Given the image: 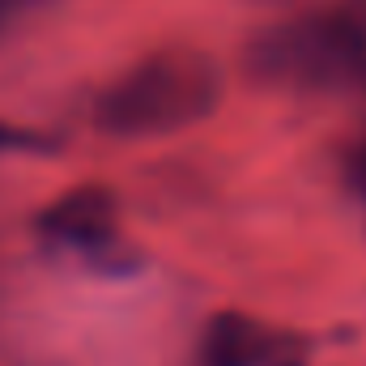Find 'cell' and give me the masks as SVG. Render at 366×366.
Wrapping results in <instances>:
<instances>
[{
	"label": "cell",
	"instance_id": "6da1fadb",
	"mask_svg": "<svg viewBox=\"0 0 366 366\" xmlns=\"http://www.w3.org/2000/svg\"><path fill=\"white\" fill-rule=\"evenodd\" d=\"M222 69L200 47H158L128 64L94 98V128L119 141L171 137L213 115Z\"/></svg>",
	"mask_w": 366,
	"mask_h": 366
},
{
	"label": "cell",
	"instance_id": "8992f818",
	"mask_svg": "<svg viewBox=\"0 0 366 366\" xmlns=\"http://www.w3.org/2000/svg\"><path fill=\"white\" fill-rule=\"evenodd\" d=\"M39 4H47V0H0V39H4L21 17H30Z\"/></svg>",
	"mask_w": 366,
	"mask_h": 366
},
{
	"label": "cell",
	"instance_id": "ba28073f",
	"mask_svg": "<svg viewBox=\"0 0 366 366\" xmlns=\"http://www.w3.org/2000/svg\"><path fill=\"white\" fill-rule=\"evenodd\" d=\"M341 9H345V17L354 21V30H358V39L366 43V0H341Z\"/></svg>",
	"mask_w": 366,
	"mask_h": 366
},
{
	"label": "cell",
	"instance_id": "277c9868",
	"mask_svg": "<svg viewBox=\"0 0 366 366\" xmlns=\"http://www.w3.org/2000/svg\"><path fill=\"white\" fill-rule=\"evenodd\" d=\"M200 366H302V345L285 332L256 324L252 315L222 311L204 328Z\"/></svg>",
	"mask_w": 366,
	"mask_h": 366
},
{
	"label": "cell",
	"instance_id": "3957f363",
	"mask_svg": "<svg viewBox=\"0 0 366 366\" xmlns=\"http://www.w3.org/2000/svg\"><path fill=\"white\" fill-rule=\"evenodd\" d=\"M39 234L56 247L81 252L94 264H124L119 252V200L102 183L69 187L60 200H51L39 213Z\"/></svg>",
	"mask_w": 366,
	"mask_h": 366
},
{
	"label": "cell",
	"instance_id": "52a82bcc",
	"mask_svg": "<svg viewBox=\"0 0 366 366\" xmlns=\"http://www.w3.org/2000/svg\"><path fill=\"white\" fill-rule=\"evenodd\" d=\"M47 141L34 137V132H21V128H4L0 124V149H43Z\"/></svg>",
	"mask_w": 366,
	"mask_h": 366
},
{
	"label": "cell",
	"instance_id": "7a4b0ae2",
	"mask_svg": "<svg viewBox=\"0 0 366 366\" xmlns=\"http://www.w3.org/2000/svg\"><path fill=\"white\" fill-rule=\"evenodd\" d=\"M243 73L290 94H366V43L341 4L298 13L247 39Z\"/></svg>",
	"mask_w": 366,
	"mask_h": 366
},
{
	"label": "cell",
	"instance_id": "5b68a950",
	"mask_svg": "<svg viewBox=\"0 0 366 366\" xmlns=\"http://www.w3.org/2000/svg\"><path fill=\"white\" fill-rule=\"evenodd\" d=\"M345 183H350V187L366 200V137L350 149V154H345Z\"/></svg>",
	"mask_w": 366,
	"mask_h": 366
}]
</instances>
